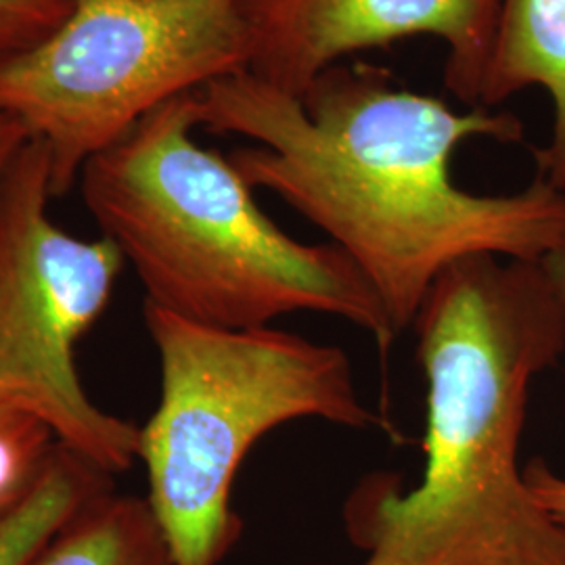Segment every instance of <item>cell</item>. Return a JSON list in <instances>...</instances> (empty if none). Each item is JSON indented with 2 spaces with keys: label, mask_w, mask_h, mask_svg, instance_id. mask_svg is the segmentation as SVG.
<instances>
[{
  "label": "cell",
  "mask_w": 565,
  "mask_h": 565,
  "mask_svg": "<svg viewBox=\"0 0 565 565\" xmlns=\"http://www.w3.org/2000/svg\"><path fill=\"white\" fill-rule=\"evenodd\" d=\"M51 200V160L30 137L0 184V408L41 419L103 473H124L141 427L88 398L74 354L126 263L107 237L86 242L53 223Z\"/></svg>",
  "instance_id": "cell-6"
},
{
  "label": "cell",
  "mask_w": 565,
  "mask_h": 565,
  "mask_svg": "<svg viewBox=\"0 0 565 565\" xmlns=\"http://www.w3.org/2000/svg\"><path fill=\"white\" fill-rule=\"evenodd\" d=\"M28 141L30 135L21 121L0 116V184Z\"/></svg>",
  "instance_id": "cell-14"
},
{
  "label": "cell",
  "mask_w": 565,
  "mask_h": 565,
  "mask_svg": "<svg viewBox=\"0 0 565 565\" xmlns=\"http://www.w3.org/2000/svg\"><path fill=\"white\" fill-rule=\"evenodd\" d=\"M57 440L41 419L0 408V524L41 480Z\"/></svg>",
  "instance_id": "cell-11"
},
{
  "label": "cell",
  "mask_w": 565,
  "mask_h": 565,
  "mask_svg": "<svg viewBox=\"0 0 565 565\" xmlns=\"http://www.w3.org/2000/svg\"><path fill=\"white\" fill-rule=\"evenodd\" d=\"M247 67L242 0H74L57 32L0 61V116L46 147L63 198L145 116Z\"/></svg>",
  "instance_id": "cell-5"
},
{
  "label": "cell",
  "mask_w": 565,
  "mask_h": 565,
  "mask_svg": "<svg viewBox=\"0 0 565 565\" xmlns=\"http://www.w3.org/2000/svg\"><path fill=\"white\" fill-rule=\"evenodd\" d=\"M425 375L419 484L369 473L350 492L361 565H565V525L520 465L532 382L565 352V300L541 263L448 266L415 317Z\"/></svg>",
  "instance_id": "cell-2"
},
{
  "label": "cell",
  "mask_w": 565,
  "mask_h": 565,
  "mask_svg": "<svg viewBox=\"0 0 565 565\" xmlns=\"http://www.w3.org/2000/svg\"><path fill=\"white\" fill-rule=\"evenodd\" d=\"M162 394L141 427L139 459L172 565H221L242 536L235 478L277 427L321 419L350 429L387 424L364 404L342 348L275 327L193 323L145 302Z\"/></svg>",
  "instance_id": "cell-4"
},
{
  "label": "cell",
  "mask_w": 565,
  "mask_h": 565,
  "mask_svg": "<svg viewBox=\"0 0 565 565\" xmlns=\"http://www.w3.org/2000/svg\"><path fill=\"white\" fill-rule=\"evenodd\" d=\"M198 128L195 93L163 103L78 179L145 302L224 329L329 315L387 352L398 331L359 266L333 243L298 242L273 223L233 162L195 141Z\"/></svg>",
  "instance_id": "cell-3"
},
{
  "label": "cell",
  "mask_w": 565,
  "mask_h": 565,
  "mask_svg": "<svg viewBox=\"0 0 565 565\" xmlns=\"http://www.w3.org/2000/svg\"><path fill=\"white\" fill-rule=\"evenodd\" d=\"M541 264L545 268L548 281L553 282L555 291L565 300V233L559 243L541 260Z\"/></svg>",
  "instance_id": "cell-15"
},
{
  "label": "cell",
  "mask_w": 565,
  "mask_h": 565,
  "mask_svg": "<svg viewBox=\"0 0 565 565\" xmlns=\"http://www.w3.org/2000/svg\"><path fill=\"white\" fill-rule=\"evenodd\" d=\"M525 484L546 513L565 525V476L551 469L545 459L536 457L524 467Z\"/></svg>",
  "instance_id": "cell-13"
},
{
  "label": "cell",
  "mask_w": 565,
  "mask_h": 565,
  "mask_svg": "<svg viewBox=\"0 0 565 565\" xmlns=\"http://www.w3.org/2000/svg\"><path fill=\"white\" fill-rule=\"evenodd\" d=\"M195 97L200 128L252 141L228 156L245 182L321 228L398 333L448 266L484 254L541 263L565 233V191L546 182L480 195L452 181L463 142L524 139L513 114L459 111L361 61L333 65L302 97L249 72Z\"/></svg>",
  "instance_id": "cell-1"
},
{
  "label": "cell",
  "mask_w": 565,
  "mask_h": 565,
  "mask_svg": "<svg viewBox=\"0 0 565 565\" xmlns=\"http://www.w3.org/2000/svg\"><path fill=\"white\" fill-rule=\"evenodd\" d=\"M30 565H172L147 499L107 486L72 515Z\"/></svg>",
  "instance_id": "cell-9"
},
{
  "label": "cell",
  "mask_w": 565,
  "mask_h": 565,
  "mask_svg": "<svg viewBox=\"0 0 565 565\" xmlns=\"http://www.w3.org/2000/svg\"><path fill=\"white\" fill-rule=\"evenodd\" d=\"M492 9L478 107L543 88L553 124L545 147L534 153L536 179L565 191V0H492Z\"/></svg>",
  "instance_id": "cell-8"
},
{
  "label": "cell",
  "mask_w": 565,
  "mask_h": 565,
  "mask_svg": "<svg viewBox=\"0 0 565 565\" xmlns=\"http://www.w3.org/2000/svg\"><path fill=\"white\" fill-rule=\"evenodd\" d=\"M72 7L74 0H0V61L46 41L67 20Z\"/></svg>",
  "instance_id": "cell-12"
},
{
  "label": "cell",
  "mask_w": 565,
  "mask_h": 565,
  "mask_svg": "<svg viewBox=\"0 0 565 565\" xmlns=\"http://www.w3.org/2000/svg\"><path fill=\"white\" fill-rule=\"evenodd\" d=\"M256 78L302 97L333 65L394 42L446 46V88L478 107L492 0H242Z\"/></svg>",
  "instance_id": "cell-7"
},
{
  "label": "cell",
  "mask_w": 565,
  "mask_h": 565,
  "mask_svg": "<svg viewBox=\"0 0 565 565\" xmlns=\"http://www.w3.org/2000/svg\"><path fill=\"white\" fill-rule=\"evenodd\" d=\"M109 476L63 446H55L41 480L0 524V565H30Z\"/></svg>",
  "instance_id": "cell-10"
}]
</instances>
